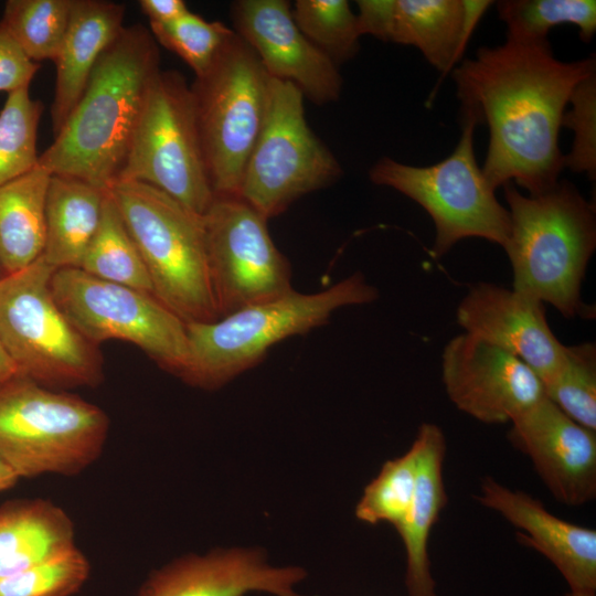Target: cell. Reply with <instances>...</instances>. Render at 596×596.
I'll return each mask as SVG.
<instances>
[{"label": "cell", "mask_w": 596, "mask_h": 596, "mask_svg": "<svg viewBox=\"0 0 596 596\" xmlns=\"http://www.w3.org/2000/svg\"><path fill=\"white\" fill-rule=\"evenodd\" d=\"M593 72L594 56L564 62L549 41L509 39L453 68L460 115L489 128L481 170L493 190L513 183L540 194L556 185L564 169L562 117L574 87Z\"/></svg>", "instance_id": "1"}, {"label": "cell", "mask_w": 596, "mask_h": 596, "mask_svg": "<svg viewBox=\"0 0 596 596\" xmlns=\"http://www.w3.org/2000/svg\"><path fill=\"white\" fill-rule=\"evenodd\" d=\"M159 71L160 52L150 30L124 26L99 56L78 103L39 162L51 174L108 190L124 166Z\"/></svg>", "instance_id": "2"}, {"label": "cell", "mask_w": 596, "mask_h": 596, "mask_svg": "<svg viewBox=\"0 0 596 596\" xmlns=\"http://www.w3.org/2000/svg\"><path fill=\"white\" fill-rule=\"evenodd\" d=\"M503 190L512 288L552 305L564 317L584 313L581 287L596 247L594 206L568 180L540 194L525 195L513 183Z\"/></svg>", "instance_id": "3"}, {"label": "cell", "mask_w": 596, "mask_h": 596, "mask_svg": "<svg viewBox=\"0 0 596 596\" xmlns=\"http://www.w3.org/2000/svg\"><path fill=\"white\" fill-rule=\"evenodd\" d=\"M376 298L377 290L355 273L317 292L292 289L212 322L187 323L189 362L181 379L195 387L220 389L260 363L276 343L327 323L340 308Z\"/></svg>", "instance_id": "4"}, {"label": "cell", "mask_w": 596, "mask_h": 596, "mask_svg": "<svg viewBox=\"0 0 596 596\" xmlns=\"http://www.w3.org/2000/svg\"><path fill=\"white\" fill-rule=\"evenodd\" d=\"M147 268L153 296L185 323L219 319L202 216L141 182L108 189Z\"/></svg>", "instance_id": "5"}, {"label": "cell", "mask_w": 596, "mask_h": 596, "mask_svg": "<svg viewBox=\"0 0 596 596\" xmlns=\"http://www.w3.org/2000/svg\"><path fill=\"white\" fill-rule=\"evenodd\" d=\"M107 414L77 395L18 376L0 387V458L19 476H76L102 455Z\"/></svg>", "instance_id": "6"}, {"label": "cell", "mask_w": 596, "mask_h": 596, "mask_svg": "<svg viewBox=\"0 0 596 596\" xmlns=\"http://www.w3.org/2000/svg\"><path fill=\"white\" fill-rule=\"evenodd\" d=\"M55 270L41 255L0 277V340L22 376L52 390L96 386L102 355L57 305L51 288Z\"/></svg>", "instance_id": "7"}, {"label": "cell", "mask_w": 596, "mask_h": 596, "mask_svg": "<svg viewBox=\"0 0 596 596\" xmlns=\"http://www.w3.org/2000/svg\"><path fill=\"white\" fill-rule=\"evenodd\" d=\"M460 119L459 141L441 161L417 167L383 157L369 170L374 184L401 192L428 213L436 231L435 257L467 237H481L504 248L510 234L508 209L496 198L476 160L477 123L468 115Z\"/></svg>", "instance_id": "8"}, {"label": "cell", "mask_w": 596, "mask_h": 596, "mask_svg": "<svg viewBox=\"0 0 596 596\" xmlns=\"http://www.w3.org/2000/svg\"><path fill=\"white\" fill-rule=\"evenodd\" d=\"M270 77L235 32L190 85L196 127L214 195H238L263 126Z\"/></svg>", "instance_id": "9"}, {"label": "cell", "mask_w": 596, "mask_h": 596, "mask_svg": "<svg viewBox=\"0 0 596 596\" xmlns=\"http://www.w3.org/2000/svg\"><path fill=\"white\" fill-rule=\"evenodd\" d=\"M116 181L151 185L200 216L213 202L190 85L179 72L160 70L151 81Z\"/></svg>", "instance_id": "10"}, {"label": "cell", "mask_w": 596, "mask_h": 596, "mask_svg": "<svg viewBox=\"0 0 596 596\" xmlns=\"http://www.w3.org/2000/svg\"><path fill=\"white\" fill-rule=\"evenodd\" d=\"M304 98L294 84L270 78L265 119L238 193L267 220L343 173L338 159L308 126Z\"/></svg>", "instance_id": "11"}, {"label": "cell", "mask_w": 596, "mask_h": 596, "mask_svg": "<svg viewBox=\"0 0 596 596\" xmlns=\"http://www.w3.org/2000/svg\"><path fill=\"white\" fill-rule=\"evenodd\" d=\"M51 288L64 315L93 344L131 342L163 370L180 379L185 372L187 323L153 295L74 267L56 269Z\"/></svg>", "instance_id": "12"}, {"label": "cell", "mask_w": 596, "mask_h": 596, "mask_svg": "<svg viewBox=\"0 0 596 596\" xmlns=\"http://www.w3.org/2000/svg\"><path fill=\"white\" fill-rule=\"evenodd\" d=\"M219 319L291 291V267L268 220L240 195H214L202 216Z\"/></svg>", "instance_id": "13"}, {"label": "cell", "mask_w": 596, "mask_h": 596, "mask_svg": "<svg viewBox=\"0 0 596 596\" xmlns=\"http://www.w3.org/2000/svg\"><path fill=\"white\" fill-rule=\"evenodd\" d=\"M441 377L455 406L486 424L512 422L545 395L523 361L466 332L445 345Z\"/></svg>", "instance_id": "14"}, {"label": "cell", "mask_w": 596, "mask_h": 596, "mask_svg": "<svg viewBox=\"0 0 596 596\" xmlns=\"http://www.w3.org/2000/svg\"><path fill=\"white\" fill-rule=\"evenodd\" d=\"M234 32L256 53L270 78L294 84L304 97L324 105L339 99L337 64L297 26L286 0H237L231 4Z\"/></svg>", "instance_id": "15"}, {"label": "cell", "mask_w": 596, "mask_h": 596, "mask_svg": "<svg viewBox=\"0 0 596 596\" xmlns=\"http://www.w3.org/2000/svg\"><path fill=\"white\" fill-rule=\"evenodd\" d=\"M458 324L529 365L544 384L558 372L565 358L549 326L544 304L517 290L480 283L457 307Z\"/></svg>", "instance_id": "16"}, {"label": "cell", "mask_w": 596, "mask_h": 596, "mask_svg": "<svg viewBox=\"0 0 596 596\" xmlns=\"http://www.w3.org/2000/svg\"><path fill=\"white\" fill-rule=\"evenodd\" d=\"M512 444L532 460L560 502L583 505L596 496V434L546 395L512 422Z\"/></svg>", "instance_id": "17"}, {"label": "cell", "mask_w": 596, "mask_h": 596, "mask_svg": "<svg viewBox=\"0 0 596 596\" xmlns=\"http://www.w3.org/2000/svg\"><path fill=\"white\" fill-rule=\"evenodd\" d=\"M306 572L298 566H272L260 551L217 549L175 558L151 573L136 596H244L264 592L301 596L295 586Z\"/></svg>", "instance_id": "18"}, {"label": "cell", "mask_w": 596, "mask_h": 596, "mask_svg": "<svg viewBox=\"0 0 596 596\" xmlns=\"http://www.w3.org/2000/svg\"><path fill=\"white\" fill-rule=\"evenodd\" d=\"M480 504L500 513L515 528L521 542L544 555L572 590L596 592V531L549 512L541 501L486 477Z\"/></svg>", "instance_id": "19"}, {"label": "cell", "mask_w": 596, "mask_h": 596, "mask_svg": "<svg viewBox=\"0 0 596 596\" xmlns=\"http://www.w3.org/2000/svg\"><path fill=\"white\" fill-rule=\"evenodd\" d=\"M125 11L124 4L114 1L72 0L68 26L54 62V136L78 103L99 56L125 26Z\"/></svg>", "instance_id": "20"}, {"label": "cell", "mask_w": 596, "mask_h": 596, "mask_svg": "<svg viewBox=\"0 0 596 596\" xmlns=\"http://www.w3.org/2000/svg\"><path fill=\"white\" fill-rule=\"evenodd\" d=\"M414 441L418 449L415 491L409 511L396 531L406 553L407 595L437 596L430 571L428 541L447 503L443 477L446 439L437 425L423 423Z\"/></svg>", "instance_id": "21"}, {"label": "cell", "mask_w": 596, "mask_h": 596, "mask_svg": "<svg viewBox=\"0 0 596 596\" xmlns=\"http://www.w3.org/2000/svg\"><path fill=\"white\" fill-rule=\"evenodd\" d=\"M491 4L485 0H396L391 42L416 47L445 75L459 62Z\"/></svg>", "instance_id": "22"}, {"label": "cell", "mask_w": 596, "mask_h": 596, "mask_svg": "<svg viewBox=\"0 0 596 596\" xmlns=\"http://www.w3.org/2000/svg\"><path fill=\"white\" fill-rule=\"evenodd\" d=\"M76 546L70 515L45 499L0 505V579L13 576Z\"/></svg>", "instance_id": "23"}, {"label": "cell", "mask_w": 596, "mask_h": 596, "mask_svg": "<svg viewBox=\"0 0 596 596\" xmlns=\"http://www.w3.org/2000/svg\"><path fill=\"white\" fill-rule=\"evenodd\" d=\"M106 189L78 178L52 174L45 199L42 256L55 269L79 268L103 212Z\"/></svg>", "instance_id": "24"}, {"label": "cell", "mask_w": 596, "mask_h": 596, "mask_svg": "<svg viewBox=\"0 0 596 596\" xmlns=\"http://www.w3.org/2000/svg\"><path fill=\"white\" fill-rule=\"evenodd\" d=\"M51 173L40 162L0 187V268L4 274L35 262L45 244V199Z\"/></svg>", "instance_id": "25"}, {"label": "cell", "mask_w": 596, "mask_h": 596, "mask_svg": "<svg viewBox=\"0 0 596 596\" xmlns=\"http://www.w3.org/2000/svg\"><path fill=\"white\" fill-rule=\"evenodd\" d=\"M79 268L97 278L153 295L143 260L108 190L98 228Z\"/></svg>", "instance_id": "26"}, {"label": "cell", "mask_w": 596, "mask_h": 596, "mask_svg": "<svg viewBox=\"0 0 596 596\" xmlns=\"http://www.w3.org/2000/svg\"><path fill=\"white\" fill-rule=\"evenodd\" d=\"M72 0H8L0 28L32 62H55L70 20Z\"/></svg>", "instance_id": "27"}, {"label": "cell", "mask_w": 596, "mask_h": 596, "mask_svg": "<svg viewBox=\"0 0 596 596\" xmlns=\"http://www.w3.org/2000/svg\"><path fill=\"white\" fill-rule=\"evenodd\" d=\"M499 18L507 25V39L519 42H544L550 30L561 24L578 29L583 42L596 33L594 0H503L494 2Z\"/></svg>", "instance_id": "28"}, {"label": "cell", "mask_w": 596, "mask_h": 596, "mask_svg": "<svg viewBox=\"0 0 596 596\" xmlns=\"http://www.w3.org/2000/svg\"><path fill=\"white\" fill-rule=\"evenodd\" d=\"M29 89L25 86L9 93L0 110V187L39 162L36 139L44 107Z\"/></svg>", "instance_id": "29"}, {"label": "cell", "mask_w": 596, "mask_h": 596, "mask_svg": "<svg viewBox=\"0 0 596 596\" xmlns=\"http://www.w3.org/2000/svg\"><path fill=\"white\" fill-rule=\"evenodd\" d=\"M418 449L413 441L402 456L387 460L365 487L355 517L368 524L391 523L397 529L405 520L414 497Z\"/></svg>", "instance_id": "30"}, {"label": "cell", "mask_w": 596, "mask_h": 596, "mask_svg": "<svg viewBox=\"0 0 596 596\" xmlns=\"http://www.w3.org/2000/svg\"><path fill=\"white\" fill-rule=\"evenodd\" d=\"M291 12L304 35L336 64L359 52L361 35L349 1L297 0Z\"/></svg>", "instance_id": "31"}, {"label": "cell", "mask_w": 596, "mask_h": 596, "mask_svg": "<svg viewBox=\"0 0 596 596\" xmlns=\"http://www.w3.org/2000/svg\"><path fill=\"white\" fill-rule=\"evenodd\" d=\"M545 395L579 425L596 432V348L566 347L562 366L544 384Z\"/></svg>", "instance_id": "32"}, {"label": "cell", "mask_w": 596, "mask_h": 596, "mask_svg": "<svg viewBox=\"0 0 596 596\" xmlns=\"http://www.w3.org/2000/svg\"><path fill=\"white\" fill-rule=\"evenodd\" d=\"M149 30L156 42L182 58L195 76L210 67L234 34L221 21H206L191 11L168 23L149 24Z\"/></svg>", "instance_id": "33"}, {"label": "cell", "mask_w": 596, "mask_h": 596, "mask_svg": "<svg viewBox=\"0 0 596 596\" xmlns=\"http://www.w3.org/2000/svg\"><path fill=\"white\" fill-rule=\"evenodd\" d=\"M91 564L77 547L0 579V596H72L88 579Z\"/></svg>", "instance_id": "34"}, {"label": "cell", "mask_w": 596, "mask_h": 596, "mask_svg": "<svg viewBox=\"0 0 596 596\" xmlns=\"http://www.w3.org/2000/svg\"><path fill=\"white\" fill-rule=\"evenodd\" d=\"M561 126L573 131L570 152L564 155V168L586 173L590 180L596 175V72L583 78L571 93Z\"/></svg>", "instance_id": "35"}, {"label": "cell", "mask_w": 596, "mask_h": 596, "mask_svg": "<svg viewBox=\"0 0 596 596\" xmlns=\"http://www.w3.org/2000/svg\"><path fill=\"white\" fill-rule=\"evenodd\" d=\"M39 68L40 64L30 61L0 28V92L9 94L30 86Z\"/></svg>", "instance_id": "36"}, {"label": "cell", "mask_w": 596, "mask_h": 596, "mask_svg": "<svg viewBox=\"0 0 596 596\" xmlns=\"http://www.w3.org/2000/svg\"><path fill=\"white\" fill-rule=\"evenodd\" d=\"M396 0L356 1V25L360 35H372L381 41L391 42Z\"/></svg>", "instance_id": "37"}, {"label": "cell", "mask_w": 596, "mask_h": 596, "mask_svg": "<svg viewBox=\"0 0 596 596\" xmlns=\"http://www.w3.org/2000/svg\"><path fill=\"white\" fill-rule=\"evenodd\" d=\"M139 6L149 24L171 22L189 11L183 0H140Z\"/></svg>", "instance_id": "38"}, {"label": "cell", "mask_w": 596, "mask_h": 596, "mask_svg": "<svg viewBox=\"0 0 596 596\" xmlns=\"http://www.w3.org/2000/svg\"><path fill=\"white\" fill-rule=\"evenodd\" d=\"M18 376L22 374L0 340V387Z\"/></svg>", "instance_id": "39"}, {"label": "cell", "mask_w": 596, "mask_h": 596, "mask_svg": "<svg viewBox=\"0 0 596 596\" xmlns=\"http://www.w3.org/2000/svg\"><path fill=\"white\" fill-rule=\"evenodd\" d=\"M19 476L0 458V491L14 487Z\"/></svg>", "instance_id": "40"}, {"label": "cell", "mask_w": 596, "mask_h": 596, "mask_svg": "<svg viewBox=\"0 0 596 596\" xmlns=\"http://www.w3.org/2000/svg\"><path fill=\"white\" fill-rule=\"evenodd\" d=\"M563 596H596V592L592 590H572L567 592Z\"/></svg>", "instance_id": "41"}]
</instances>
